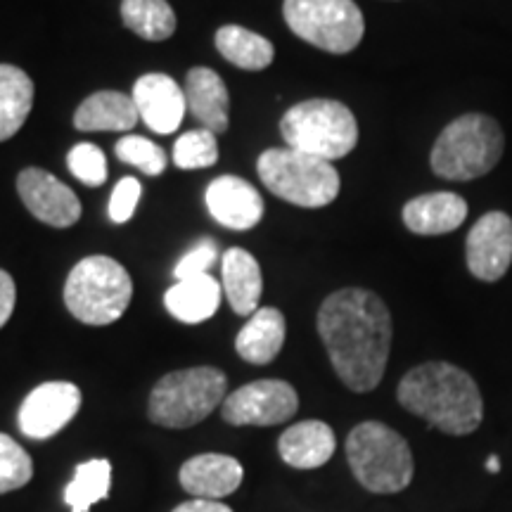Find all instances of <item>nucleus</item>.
Here are the masks:
<instances>
[{"instance_id":"nucleus-1","label":"nucleus","mask_w":512,"mask_h":512,"mask_svg":"<svg viewBox=\"0 0 512 512\" xmlns=\"http://www.w3.org/2000/svg\"><path fill=\"white\" fill-rule=\"evenodd\" d=\"M318 332L330 363L351 392H373L392 349V313L375 292L347 287L330 294L318 311Z\"/></svg>"},{"instance_id":"nucleus-2","label":"nucleus","mask_w":512,"mask_h":512,"mask_svg":"<svg viewBox=\"0 0 512 512\" xmlns=\"http://www.w3.org/2000/svg\"><path fill=\"white\" fill-rule=\"evenodd\" d=\"M399 403L444 434L465 437L482 425L484 401L470 373L444 361L422 363L403 375Z\"/></svg>"},{"instance_id":"nucleus-3","label":"nucleus","mask_w":512,"mask_h":512,"mask_svg":"<svg viewBox=\"0 0 512 512\" xmlns=\"http://www.w3.org/2000/svg\"><path fill=\"white\" fill-rule=\"evenodd\" d=\"M505 136L496 119L470 112L453 119L432 147V171L444 181H475L501 162Z\"/></svg>"},{"instance_id":"nucleus-4","label":"nucleus","mask_w":512,"mask_h":512,"mask_svg":"<svg viewBox=\"0 0 512 512\" xmlns=\"http://www.w3.org/2000/svg\"><path fill=\"white\" fill-rule=\"evenodd\" d=\"M347 460L354 477L373 494H399L413 482L411 446L384 422H361L351 430Z\"/></svg>"},{"instance_id":"nucleus-5","label":"nucleus","mask_w":512,"mask_h":512,"mask_svg":"<svg viewBox=\"0 0 512 512\" xmlns=\"http://www.w3.org/2000/svg\"><path fill=\"white\" fill-rule=\"evenodd\" d=\"M133 297L131 275L110 256H86L64 283V304L86 325H110L124 316Z\"/></svg>"},{"instance_id":"nucleus-6","label":"nucleus","mask_w":512,"mask_h":512,"mask_svg":"<svg viewBox=\"0 0 512 512\" xmlns=\"http://www.w3.org/2000/svg\"><path fill=\"white\" fill-rule=\"evenodd\" d=\"M228 380L221 370L200 366L164 375L155 384L147 403V415L155 425L185 430L207 420L226 401Z\"/></svg>"},{"instance_id":"nucleus-7","label":"nucleus","mask_w":512,"mask_h":512,"mask_svg":"<svg viewBox=\"0 0 512 512\" xmlns=\"http://www.w3.org/2000/svg\"><path fill=\"white\" fill-rule=\"evenodd\" d=\"M280 133L292 150L325 162L347 157L358 143L354 112L337 100H306L290 107L280 119Z\"/></svg>"},{"instance_id":"nucleus-8","label":"nucleus","mask_w":512,"mask_h":512,"mask_svg":"<svg viewBox=\"0 0 512 512\" xmlns=\"http://www.w3.org/2000/svg\"><path fill=\"white\" fill-rule=\"evenodd\" d=\"M261 183L280 200L304 209L328 207L337 200L339 174L332 162L318 159L292 147L266 150L256 162Z\"/></svg>"},{"instance_id":"nucleus-9","label":"nucleus","mask_w":512,"mask_h":512,"mask_svg":"<svg viewBox=\"0 0 512 512\" xmlns=\"http://www.w3.org/2000/svg\"><path fill=\"white\" fill-rule=\"evenodd\" d=\"M283 17L294 36L332 55H347L366 34L354 0H285Z\"/></svg>"},{"instance_id":"nucleus-10","label":"nucleus","mask_w":512,"mask_h":512,"mask_svg":"<svg viewBox=\"0 0 512 512\" xmlns=\"http://www.w3.org/2000/svg\"><path fill=\"white\" fill-rule=\"evenodd\" d=\"M299 396L285 380H259L228 394L223 401V420L228 425L271 427L287 422L297 413Z\"/></svg>"},{"instance_id":"nucleus-11","label":"nucleus","mask_w":512,"mask_h":512,"mask_svg":"<svg viewBox=\"0 0 512 512\" xmlns=\"http://www.w3.org/2000/svg\"><path fill=\"white\" fill-rule=\"evenodd\" d=\"M465 261L482 283H498L512 264V219L489 211L472 226L465 242Z\"/></svg>"},{"instance_id":"nucleus-12","label":"nucleus","mask_w":512,"mask_h":512,"mask_svg":"<svg viewBox=\"0 0 512 512\" xmlns=\"http://www.w3.org/2000/svg\"><path fill=\"white\" fill-rule=\"evenodd\" d=\"M81 408V389L72 382H46L36 387L22 408L17 422L29 439H50L76 418Z\"/></svg>"},{"instance_id":"nucleus-13","label":"nucleus","mask_w":512,"mask_h":512,"mask_svg":"<svg viewBox=\"0 0 512 512\" xmlns=\"http://www.w3.org/2000/svg\"><path fill=\"white\" fill-rule=\"evenodd\" d=\"M17 192L24 207L48 226L69 228L81 219V202L76 192L48 171L34 166L24 169L17 176Z\"/></svg>"},{"instance_id":"nucleus-14","label":"nucleus","mask_w":512,"mask_h":512,"mask_svg":"<svg viewBox=\"0 0 512 512\" xmlns=\"http://www.w3.org/2000/svg\"><path fill=\"white\" fill-rule=\"evenodd\" d=\"M133 102H136L140 121L155 133H174L188 110L185 91L166 74H145L133 86Z\"/></svg>"},{"instance_id":"nucleus-15","label":"nucleus","mask_w":512,"mask_h":512,"mask_svg":"<svg viewBox=\"0 0 512 512\" xmlns=\"http://www.w3.org/2000/svg\"><path fill=\"white\" fill-rule=\"evenodd\" d=\"M204 200L214 221L230 230L254 228L264 216V200L259 190L238 176H221L211 181Z\"/></svg>"},{"instance_id":"nucleus-16","label":"nucleus","mask_w":512,"mask_h":512,"mask_svg":"<svg viewBox=\"0 0 512 512\" xmlns=\"http://www.w3.org/2000/svg\"><path fill=\"white\" fill-rule=\"evenodd\" d=\"M183 489L195 498H207V501H221L240 489L245 470L240 460L223 456V453H202V456L190 458L181 467Z\"/></svg>"},{"instance_id":"nucleus-17","label":"nucleus","mask_w":512,"mask_h":512,"mask_svg":"<svg viewBox=\"0 0 512 512\" xmlns=\"http://www.w3.org/2000/svg\"><path fill=\"white\" fill-rule=\"evenodd\" d=\"M185 100L188 110L211 133H226L230 121V95L226 83L214 69L195 67L185 76Z\"/></svg>"},{"instance_id":"nucleus-18","label":"nucleus","mask_w":512,"mask_h":512,"mask_svg":"<svg viewBox=\"0 0 512 512\" xmlns=\"http://www.w3.org/2000/svg\"><path fill=\"white\" fill-rule=\"evenodd\" d=\"M467 219V202L456 192H427L403 207V223L415 235L453 233Z\"/></svg>"},{"instance_id":"nucleus-19","label":"nucleus","mask_w":512,"mask_h":512,"mask_svg":"<svg viewBox=\"0 0 512 512\" xmlns=\"http://www.w3.org/2000/svg\"><path fill=\"white\" fill-rule=\"evenodd\" d=\"M337 439L330 425L320 420H304L283 432L278 441L280 458L297 470H316L325 465L335 453Z\"/></svg>"},{"instance_id":"nucleus-20","label":"nucleus","mask_w":512,"mask_h":512,"mask_svg":"<svg viewBox=\"0 0 512 512\" xmlns=\"http://www.w3.org/2000/svg\"><path fill=\"white\" fill-rule=\"evenodd\" d=\"M221 259L223 292L230 306L238 316H252L254 311H259V299L264 292L259 261L242 247H230Z\"/></svg>"},{"instance_id":"nucleus-21","label":"nucleus","mask_w":512,"mask_h":512,"mask_svg":"<svg viewBox=\"0 0 512 512\" xmlns=\"http://www.w3.org/2000/svg\"><path fill=\"white\" fill-rule=\"evenodd\" d=\"M285 316L273 306H264V309L254 311L245 328L235 337V349H238L240 358L254 366H266L275 356L280 354L285 344Z\"/></svg>"},{"instance_id":"nucleus-22","label":"nucleus","mask_w":512,"mask_h":512,"mask_svg":"<svg viewBox=\"0 0 512 512\" xmlns=\"http://www.w3.org/2000/svg\"><path fill=\"white\" fill-rule=\"evenodd\" d=\"M140 121L131 95L117 91L93 93L76 107L74 126L79 131H131Z\"/></svg>"},{"instance_id":"nucleus-23","label":"nucleus","mask_w":512,"mask_h":512,"mask_svg":"<svg viewBox=\"0 0 512 512\" xmlns=\"http://www.w3.org/2000/svg\"><path fill=\"white\" fill-rule=\"evenodd\" d=\"M164 304L171 316L181 323L197 325L204 323L219 311L221 304V285L211 275H200V278L178 280L169 292L164 294Z\"/></svg>"},{"instance_id":"nucleus-24","label":"nucleus","mask_w":512,"mask_h":512,"mask_svg":"<svg viewBox=\"0 0 512 512\" xmlns=\"http://www.w3.org/2000/svg\"><path fill=\"white\" fill-rule=\"evenodd\" d=\"M34 107V81L15 64H0V143L17 136Z\"/></svg>"},{"instance_id":"nucleus-25","label":"nucleus","mask_w":512,"mask_h":512,"mask_svg":"<svg viewBox=\"0 0 512 512\" xmlns=\"http://www.w3.org/2000/svg\"><path fill=\"white\" fill-rule=\"evenodd\" d=\"M216 50L235 67L247 72H261L273 62V43L238 24H228L216 31Z\"/></svg>"},{"instance_id":"nucleus-26","label":"nucleus","mask_w":512,"mask_h":512,"mask_svg":"<svg viewBox=\"0 0 512 512\" xmlns=\"http://www.w3.org/2000/svg\"><path fill=\"white\" fill-rule=\"evenodd\" d=\"M112 486V463L105 458L88 460L76 467L74 479L64 489V501L72 512H91L95 503L110 496Z\"/></svg>"},{"instance_id":"nucleus-27","label":"nucleus","mask_w":512,"mask_h":512,"mask_svg":"<svg viewBox=\"0 0 512 512\" xmlns=\"http://www.w3.org/2000/svg\"><path fill=\"white\" fill-rule=\"evenodd\" d=\"M121 19L145 41H166L176 31V12L166 0H124Z\"/></svg>"},{"instance_id":"nucleus-28","label":"nucleus","mask_w":512,"mask_h":512,"mask_svg":"<svg viewBox=\"0 0 512 512\" xmlns=\"http://www.w3.org/2000/svg\"><path fill=\"white\" fill-rule=\"evenodd\" d=\"M219 159V145L216 133L207 128L183 133L174 145V162L178 169H209Z\"/></svg>"},{"instance_id":"nucleus-29","label":"nucleus","mask_w":512,"mask_h":512,"mask_svg":"<svg viewBox=\"0 0 512 512\" xmlns=\"http://www.w3.org/2000/svg\"><path fill=\"white\" fill-rule=\"evenodd\" d=\"M34 477V460L15 439L0 434V494L27 486Z\"/></svg>"},{"instance_id":"nucleus-30","label":"nucleus","mask_w":512,"mask_h":512,"mask_svg":"<svg viewBox=\"0 0 512 512\" xmlns=\"http://www.w3.org/2000/svg\"><path fill=\"white\" fill-rule=\"evenodd\" d=\"M117 157L124 164L136 166L145 176H159L166 169V155L159 145L143 136H124L117 143Z\"/></svg>"},{"instance_id":"nucleus-31","label":"nucleus","mask_w":512,"mask_h":512,"mask_svg":"<svg viewBox=\"0 0 512 512\" xmlns=\"http://www.w3.org/2000/svg\"><path fill=\"white\" fill-rule=\"evenodd\" d=\"M67 166L72 171L74 178H79L81 183L91 185V188H98L107 181V159L102 155L100 147L93 143H79L69 150L67 155Z\"/></svg>"},{"instance_id":"nucleus-32","label":"nucleus","mask_w":512,"mask_h":512,"mask_svg":"<svg viewBox=\"0 0 512 512\" xmlns=\"http://www.w3.org/2000/svg\"><path fill=\"white\" fill-rule=\"evenodd\" d=\"M216 256H219V249H216L214 240H200L195 247L188 249L181 261H178L174 268V278L178 280H190L200 278V275H207V271L214 266Z\"/></svg>"},{"instance_id":"nucleus-33","label":"nucleus","mask_w":512,"mask_h":512,"mask_svg":"<svg viewBox=\"0 0 512 512\" xmlns=\"http://www.w3.org/2000/svg\"><path fill=\"white\" fill-rule=\"evenodd\" d=\"M140 192H143V188H140L138 178H121L110 197V219L114 223L131 221V216L136 214V207L140 202Z\"/></svg>"},{"instance_id":"nucleus-34","label":"nucleus","mask_w":512,"mask_h":512,"mask_svg":"<svg viewBox=\"0 0 512 512\" xmlns=\"http://www.w3.org/2000/svg\"><path fill=\"white\" fill-rule=\"evenodd\" d=\"M15 302H17V287L15 280L8 271L0 268V328L8 323L12 311H15Z\"/></svg>"},{"instance_id":"nucleus-35","label":"nucleus","mask_w":512,"mask_h":512,"mask_svg":"<svg viewBox=\"0 0 512 512\" xmlns=\"http://www.w3.org/2000/svg\"><path fill=\"white\" fill-rule=\"evenodd\" d=\"M174 512H233L226 503L207 501V498H195V501L181 503Z\"/></svg>"},{"instance_id":"nucleus-36","label":"nucleus","mask_w":512,"mask_h":512,"mask_svg":"<svg viewBox=\"0 0 512 512\" xmlns=\"http://www.w3.org/2000/svg\"><path fill=\"white\" fill-rule=\"evenodd\" d=\"M486 470H489V472H494V475H496V472L501 470V460H498L496 456H491L489 460H486Z\"/></svg>"}]
</instances>
